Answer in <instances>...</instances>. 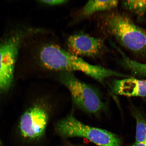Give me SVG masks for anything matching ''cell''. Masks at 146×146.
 <instances>
[{
	"mask_svg": "<svg viewBox=\"0 0 146 146\" xmlns=\"http://www.w3.org/2000/svg\"><path fill=\"white\" fill-rule=\"evenodd\" d=\"M68 146H78V145H70Z\"/></svg>",
	"mask_w": 146,
	"mask_h": 146,
	"instance_id": "obj_14",
	"label": "cell"
},
{
	"mask_svg": "<svg viewBox=\"0 0 146 146\" xmlns=\"http://www.w3.org/2000/svg\"><path fill=\"white\" fill-rule=\"evenodd\" d=\"M48 118V113L42 107L37 106L29 109L20 121L22 135L31 139L40 138L45 133Z\"/></svg>",
	"mask_w": 146,
	"mask_h": 146,
	"instance_id": "obj_6",
	"label": "cell"
},
{
	"mask_svg": "<svg viewBox=\"0 0 146 146\" xmlns=\"http://www.w3.org/2000/svg\"><path fill=\"white\" fill-rule=\"evenodd\" d=\"M59 76L62 83L70 91L73 101L80 108L92 114L103 109L104 103L92 87L80 81L72 72H60Z\"/></svg>",
	"mask_w": 146,
	"mask_h": 146,
	"instance_id": "obj_4",
	"label": "cell"
},
{
	"mask_svg": "<svg viewBox=\"0 0 146 146\" xmlns=\"http://www.w3.org/2000/svg\"><path fill=\"white\" fill-rule=\"evenodd\" d=\"M136 142L146 141V120L141 117L137 116Z\"/></svg>",
	"mask_w": 146,
	"mask_h": 146,
	"instance_id": "obj_11",
	"label": "cell"
},
{
	"mask_svg": "<svg viewBox=\"0 0 146 146\" xmlns=\"http://www.w3.org/2000/svg\"><path fill=\"white\" fill-rule=\"evenodd\" d=\"M66 43L69 52L79 57L97 58L103 54L106 49L103 39L86 34H78L69 36Z\"/></svg>",
	"mask_w": 146,
	"mask_h": 146,
	"instance_id": "obj_7",
	"label": "cell"
},
{
	"mask_svg": "<svg viewBox=\"0 0 146 146\" xmlns=\"http://www.w3.org/2000/svg\"><path fill=\"white\" fill-rule=\"evenodd\" d=\"M112 90L116 94L127 96H146V80L129 78L114 82Z\"/></svg>",
	"mask_w": 146,
	"mask_h": 146,
	"instance_id": "obj_8",
	"label": "cell"
},
{
	"mask_svg": "<svg viewBox=\"0 0 146 146\" xmlns=\"http://www.w3.org/2000/svg\"><path fill=\"white\" fill-rule=\"evenodd\" d=\"M102 27L124 48L136 54L146 55V31L127 15L117 12L106 14Z\"/></svg>",
	"mask_w": 146,
	"mask_h": 146,
	"instance_id": "obj_2",
	"label": "cell"
},
{
	"mask_svg": "<svg viewBox=\"0 0 146 146\" xmlns=\"http://www.w3.org/2000/svg\"><path fill=\"white\" fill-rule=\"evenodd\" d=\"M133 146H146V141L140 142H135Z\"/></svg>",
	"mask_w": 146,
	"mask_h": 146,
	"instance_id": "obj_13",
	"label": "cell"
},
{
	"mask_svg": "<svg viewBox=\"0 0 146 146\" xmlns=\"http://www.w3.org/2000/svg\"><path fill=\"white\" fill-rule=\"evenodd\" d=\"M117 1H89L85 5L82 10V14L85 17H88L96 12L111 10L117 6Z\"/></svg>",
	"mask_w": 146,
	"mask_h": 146,
	"instance_id": "obj_9",
	"label": "cell"
},
{
	"mask_svg": "<svg viewBox=\"0 0 146 146\" xmlns=\"http://www.w3.org/2000/svg\"><path fill=\"white\" fill-rule=\"evenodd\" d=\"M38 57L40 64L49 70L60 72L80 71L102 83L106 78L124 76L123 74L101 66L91 64L53 42H47L42 45Z\"/></svg>",
	"mask_w": 146,
	"mask_h": 146,
	"instance_id": "obj_1",
	"label": "cell"
},
{
	"mask_svg": "<svg viewBox=\"0 0 146 146\" xmlns=\"http://www.w3.org/2000/svg\"><path fill=\"white\" fill-rule=\"evenodd\" d=\"M123 4L128 10L138 17H143L145 13L146 1H125Z\"/></svg>",
	"mask_w": 146,
	"mask_h": 146,
	"instance_id": "obj_10",
	"label": "cell"
},
{
	"mask_svg": "<svg viewBox=\"0 0 146 146\" xmlns=\"http://www.w3.org/2000/svg\"><path fill=\"white\" fill-rule=\"evenodd\" d=\"M39 1L40 2L45 5H50V6H54V5L65 4L68 2V1L67 0H50V1L42 0V1Z\"/></svg>",
	"mask_w": 146,
	"mask_h": 146,
	"instance_id": "obj_12",
	"label": "cell"
},
{
	"mask_svg": "<svg viewBox=\"0 0 146 146\" xmlns=\"http://www.w3.org/2000/svg\"><path fill=\"white\" fill-rule=\"evenodd\" d=\"M55 130L63 138H85L98 146L121 145V140L116 135L105 129L85 125L72 115L58 121Z\"/></svg>",
	"mask_w": 146,
	"mask_h": 146,
	"instance_id": "obj_3",
	"label": "cell"
},
{
	"mask_svg": "<svg viewBox=\"0 0 146 146\" xmlns=\"http://www.w3.org/2000/svg\"><path fill=\"white\" fill-rule=\"evenodd\" d=\"M28 31H18L0 44V91H8L14 78L15 64L20 45Z\"/></svg>",
	"mask_w": 146,
	"mask_h": 146,
	"instance_id": "obj_5",
	"label": "cell"
}]
</instances>
